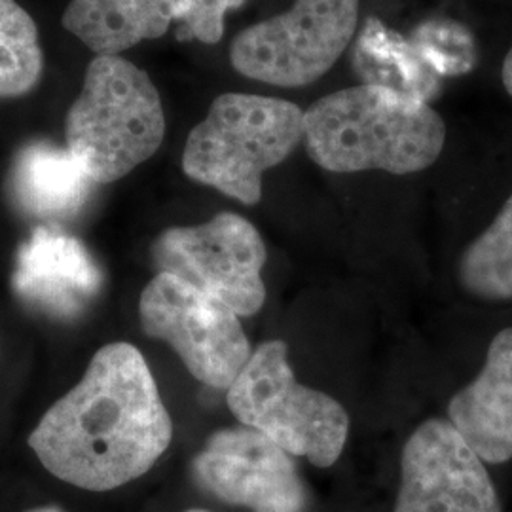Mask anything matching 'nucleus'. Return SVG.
Here are the masks:
<instances>
[{
    "mask_svg": "<svg viewBox=\"0 0 512 512\" xmlns=\"http://www.w3.org/2000/svg\"><path fill=\"white\" fill-rule=\"evenodd\" d=\"M171 439L173 423L143 353L114 342L42 416L29 446L55 478L109 492L147 475Z\"/></svg>",
    "mask_w": 512,
    "mask_h": 512,
    "instance_id": "1",
    "label": "nucleus"
},
{
    "mask_svg": "<svg viewBox=\"0 0 512 512\" xmlns=\"http://www.w3.org/2000/svg\"><path fill=\"white\" fill-rule=\"evenodd\" d=\"M311 160L332 173H418L435 164L446 143L439 112L374 86L330 93L304 112Z\"/></svg>",
    "mask_w": 512,
    "mask_h": 512,
    "instance_id": "2",
    "label": "nucleus"
},
{
    "mask_svg": "<svg viewBox=\"0 0 512 512\" xmlns=\"http://www.w3.org/2000/svg\"><path fill=\"white\" fill-rule=\"evenodd\" d=\"M164 137V105L150 76L122 55H95L65 118L67 148L93 183L120 181Z\"/></svg>",
    "mask_w": 512,
    "mask_h": 512,
    "instance_id": "3",
    "label": "nucleus"
},
{
    "mask_svg": "<svg viewBox=\"0 0 512 512\" xmlns=\"http://www.w3.org/2000/svg\"><path fill=\"white\" fill-rule=\"evenodd\" d=\"M304 141V110L277 97L222 93L190 131L183 171L243 205L262 198V177Z\"/></svg>",
    "mask_w": 512,
    "mask_h": 512,
    "instance_id": "4",
    "label": "nucleus"
},
{
    "mask_svg": "<svg viewBox=\"0 0 512 512\" xmlns=\"http://www.w3.org/2000/svg\"><path fill=\"white\" fill-rule=\"evenodd\" d=\"M226 401L241 425L315 467L334 465L348 442L346 408L296 380L283 340H268L253 349L228 387Z\"/></svg>",
    "mask_w": 512,
    "mask_h": 512,
    "instance_id": "5",
    "label": "nucleus"
},
{
    "mask_svg": "<svg viewBox=\"0 0 512 512\" xmlns=\"http://www.w3.org/2000/svg\"><path fill=\"white\" fill-rule=\"evenodd\" d=\"M361 0H294L293 8L247 27L230 46L241 76L302 88L329 73L357 31Z\"/></svg>",
    "mask_w": 512,
    "mask_h": 512,
    "instance_id": "6",
    "label": "nucleus"
},
{
    "mask_svg": "<svg viewBox=\"0 0 512 512\" xmlns=\"http://www.w3.org/2000/svg\"><path fill=\"white\" fill-rule=\"evenodd\" d=\"M139 317L150 338L165 342L196 380L217 389L234 384L253 353L238 313L175 275L150 279Z\"/></svg>",
    "mask_w": 512,
    "mask_h": 512,
    "instance_id": "7",
    "label": "nucleus"
},
{
    "mask_svg": "<svg viewBox=\"0 0 512 512\" xmlns=\"http://www.w3.org/2000/svg\"><path fill=\"white\" fill-rule=\"evenodd\" d=\"M266 245L255 226L236 213H219L198 226L162 232L152 245L158 274H171L251 317L266 302L262 270Z\"/></svg>",
    "mask_w": 512,
    "mask_h": 512,
    "instance_id": "8",
    "label": "nucleus"
},
{
    "mask_svg": "<svg viewBox=\"0 0 512 512\" xmlns=\"http://www.w3.org/2000/svg\"><path fill=\"white\" fill-rule=\"evenodd\" d=\"M196 484L253 512H304L306 484L294 456L251 427L213 433L192 461Z\"/></svg>",
    "mask_w": 512,
    "mask_h": 512,
    "instance_id": "9",
    "label": "nucleus"
},
{
    "mask_svg": "<svg viewBox=\"0 0 512 512\" xmlns=\"http://www.w3.org/2000/svg\"><path fill=\"white\" fill-rule=\"evenodd\" d=\"M393 512H501L484 461L448 420L423 421L404 444Z\"/></svg>",
    "mask_w": 512,
    "mask_h": 512,
    "instance_id": "10",
    "label": "nucleus"
},
{
    "mask_svg": "<svg viewBox=\"0 0 512 512\" xmlns=\"http://www.w3.org/2000/svg\"><path fill=\"white\" fill-rule=\"evenodd\" d=\"M14 289L33 308L74 317L99 293L101 270L78 239L38 228L19 249Z\"/></svg>",
    "mask_w": 512,
    "mask_h": 512,
    "instance_id": "11",
    "label": "nucleus"
},
{
    "mask_svg": "<svg viewBox=\"0 0 512 512\" xmlns=\"http://www.w3.org/2000/svg\"><path fill=\"white\" fill-rule=\"evenodd\" d=\"M448 421L484 463L512 459V327L495 334L480 374L452 397Z\"/></svg>",
    "mask_w": 512,
    "mask_h": 512,
    "instance_id": "12",
    "label": "nucleus"
},
{
    "mask_svg": "<svg viewBox=\"0 0 512 512\" xmlns=\"http://www.w3.org/2000/svg\"><path fill=\"white\" fill-rule=\"evenodd\" d=\"M92 177L69 148L37 141L21 148L10 171L14 202L40 219H65L88 202Z\"/></svg>",
    "mask_w": 512,
    "mask_h": 512,
    "instance_id": "13",
    "label": "nucleus"
},
{
    "mask_svg": "<svg viewBox=\"0 0 512 512\" xmlns=\"http://www.w3.org/2000/svg\"><path fill=\"white\" fill-rule=\"evenodd\" d=\"M177 0H71L63 29L95 55H120L143 40L164 37Z\"/></svg>",
    "mask_w": 512,
    "mask_h": 512,
    "instance_id": "14",
    "label": "nucleus"
},
{
    "mask_svg": "<svg viewBox=\"0 0 512 512\" xmlns=\"http://www.w3.org/2000/svg\"><path fill=\"white\" fill-rule=\"evenodd\" d=\"M353 69L365 86L382 88L427 103L440 92L442 78L421 57L410 38L368 18L353 44Z\"/></svg>",
    "mask_w": 512,
    "mask_h": 512,
    "instance_id": "15",
    "label": "nucleus"
},
{
    "mask_svg": "<svg viewBox=\"0 0 512 512\" xmlns=\"http://www.w3.org/2000/svg\"><path fill=\"white\" fill-rule=\"evenodd\" d=\"M461 287L480 300H512V196L459 258Z\"/></svg>",
    "mask_w": 512,
    "mask_h": 512,
    "instance_id": "16",
    "label": "nucleus"
},
{
    "mask_svg": "<svg viewBox=\"0 0 512 512\" xmlns=\"http://www.w3.org/2000/svg\"><path fill=\"white\" fill-rule=\"evenodd\" d=\"M44 73L38 27L18 0H0V99L33 92Z\"/></svg>",
    "mask_w": 512,
    "mask_h": 512,
    "instance_id": "17",
    "label": "nucleus"
},
{
    "mask_svg": "<svg viewBox=\"0 0 512 512\" xmlns=\"http://www.w3.org/2000/svg\"><path fill=\"white\" fill-rule=\"evenodd\" d=\"M410 42L440 78L461 76L475 67V38L458 21L425 19L412 31Z\"/></svg>",
    "mask_w": 512,
    "mask_h": 512,
    "instance_id": "18",
    "label": "nucleus"
},
{
    "mask_svg": "<svg viewBox=\"0 0 512 512\" xmlns=\"http://www.w3.org/2000/svg\"><path fill=\"white\" fill-rule=\"evenodd\" d=\"M247 0H177L175 21L181 40L217 44L224 35V18Z\"/></svg>",
    "mask_w": 512,
    "mask_h": 512,
    "instance_id": "19",
    "label": "nucleus"
},
{
    "mask_svg": "<svg viewBox=\"0 0 512 512\" xmlns=\"http://www.w3.org/2000/svg\"><path fill=\"white\" fill-rule=\"evenodd\" d=\"M501 78H503V86L512 97V48L503 61V69H501Z\"/></svg>",
    "mask_w": 512,
    "mask_h": 512,
    "instance_id": "20",
    "label": "nucleus"
},
{
    "mask_svg": "<svg viewBox=\"0 0 512 512\" xmlns=\"http://www.w3.org/2000/svg\"><path fill=\"white\" fill-rule=\"evenodd\" d=\"M25 512H65L61 511V509H57V507H37V509H31V511Z\"/></svg>",
    "mask_w": 512,
    "mask_h": 512,
    "instance_id": "21",
    "label": "nucleus"
},
{
    "mask_svg": "<svg viewBox=\"0 0 512 512\" xmlns=\"http://www.w3.org/2000/svg\"><path fill=\"white\" fill-rule=\"evenodd\" d=\"M186 512H209V511H203V509H190V511Z\"/></svg>",
    "mask_w": 512,
    "mask_h": 512,
    "instance_id": "22",
    "label": "nucleus"
}]
</instances>
